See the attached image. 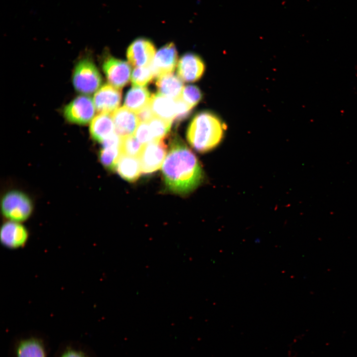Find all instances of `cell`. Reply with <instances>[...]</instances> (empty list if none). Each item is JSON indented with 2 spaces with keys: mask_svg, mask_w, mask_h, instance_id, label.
I'll list each match as a JSON object with an SVG mask.
<instances>
[{
  "mask_svg": "<svg viewBox=\"0 0 357 357\" xmlns=\"http://www.w3.org/2000/svg\"><path fill=\"white\" fill-rule=\"evenodd\" d=\"M162 172L167 188L182 195L195 190L204 178L197 157L177 134L171 138Z\"/></svg>",
  "mask_w": 357,
  "mask_h": 357,
  "instance_id": "cell-1",
  "label": "cell"
},
{
  "mask_svg": "<svg viewBox=\"0 0 357 357\" xmlns=\"http://www.w3.org/2000/svg\"><path fill=\"white\" fill-rule=\"evenodd\" d=\"M225 127L212 113L200 112L193 118L188 126L187 140L194 150L201 153H206L221 142Z\"/></svg>",
  "mask_w": 357,
  "mask_h": 357,
  "instance_id": "cell-2",
  "label": "cell"
},
{
  "mask_svg": "<svg viewBox=\"0 0 357 357\" xmlns=\"http://www.w3.org/2000/svg\"><path fill=\"white\" fill-rule=\"evenodd\" d=\"M72 80L75 90L83 94L94 93L102 83V77L98 69L88 58L82 59L76 64Z\"/></svg>",
  "mask_w": 357,
  "mask_h": 357,
  "instance_id": "cell-3",
  "label": "cell"
},
{
  "mask_svg": "<svg viewBox=\"0 0 357 357\" xmlns=\"http://www.w3.org/2000/svg\"><path fill=\"white\" fill-rule=\"evenodd\" d=\"M4 216L10 221L20 222L27 219L32 211L30 198L24 193L11 190L3 197L1 203Z\"/></svg>",
  "mask_w": 357,
  "mask_h": 357,
  "instance_id": "cell-4",
  "label": "cell"
},
{
  "mask_svg": "<svg viewBox=\"0 0 357 357\" xmlns=\"http://www.w3.org/2000/svg\"><path fill=\"white\" fill-rule=\"evenodd\" d=\"M95 108L91 98L85 95L78 96L64 107L63 115L71 123L84 125L94 118Z\"/></svg>",
  "mask_w": 357,
  "mask_h": 357,
  "instance_id": "cell-5",
  "label": "cell"
},
{
  "mask_svg": "<svg viewBox=\"0 0 357 357\" xmlns=\"http://www.w3.org/2000/svg\"><path fill=\"white\" fill-rule=\"evenodd\" d=\"M167 150L163 139L154 140L143 145L138 157L142 173L149 175L158 170L164 162Z\"/></svg>",
  "mask_w": 357,
  "mask_h": 357,
  "instance_id": "cell-6",
  "label": "cell"
},
{
  "mask_svg": "<svg viewBox=\"0 0 357 357\" xmlns=\"http://www.w3.org/2000/svg\"><path fill=\"white\" fill-rule=\"evenodd\" d=\"M102 68L108 82L113 86L120 89L129 83L131 67L126 61L109 57L104 60Z\"/></svg>",
  "mask_w": 357,
  "mask_h": 357,
  "instance_id": "cell-7",
  "label": "cell"
},
{
  "mask_svg": "<svg viewBox=\"0 0 357 357\" xmlns=\"http://www.w3.org/2000/svg\"><path fill=\"white\" fill-rule=\"evenodd\" d=\"M155 53V47L151 41L144 38H138L128 46L126 56L130 63L138 67L151 64Z\"/></svg>",
  "mask_w": 357,
  "mask_h": 357,
  "instance_id": "cell-8",
  "label": "cell"
},
{
  "mask_svg": "<svg viewBox=\"0 0 357 357\" xmlns=\"http://www.w3.org/2000/svg\"><path fill=\"white\" fill-rule=\"evenodd\" d=\"M205 68V64L199 56L192 53H187L179 60L177 73L184 81L193 82L202 77Z\"/></svg>",
  "mask_w": 357,
  "mask_h": 357,
  "instance_id": "cell-9",
  "label": "cell"
},
{
  "mask_svg": "<svg viewBox=\"0 0 357 357\" xmlns=\"http://www.w3.org/2000/svg\"><path fill=\"white\" fill-rule=\"evenodd\" d=\"M121 99L122 93L119 89L105 84L96 92L93 102L98 112L110 114L118 109Z\"/></svg>",
  "mask_w": 357,
  "mask_h": 357,
  "instance_id": "cell-10",
  "label": "cell"
},
{
  "mask_svg": "<svg viewBox=\"0 0 357 357\" xmlns=\"http://www.w3.org/2000/svg\"><path fill=\"white\" fill-rule=\"evenodd\" d=\"M28 238L26 229L19 222L8 221L0 229V240L1 244L9 249H17L23 246Z\"/></svg>",
  "mask_w": 357,
  "mask_h": 357,
  "instance_id": "cell-11",
  "label": "cell"
},
{
  "mask_svg": "<svg viewBox=\"0 0 357 357\" xmlns=\"http://www.w3.org/2000/svg\"><path fill=\"white\" fill-rule=\"evenodd\" d=\"M178 60V54L175 45L170 42L161 47L156 53L152 66L156 78L165 74L172 73Z\"/></svg>",
  "mask_w": 357,
  "mask_h": 357,
  "instance_id": "cell-12",
  "label": "cell"
},
{
  "mask_svg": "<svg viewBox=\"0 0 357 357\" xmlns=\"http://www.w3.org/2000/svg\"><path fill=\"white\" fill-rule=\"evenodd\" d=\"M112 116L116 132L122 138L132 135L139 124V120L135 112L124 106L115 110Z\"/></svg>",
  "mask_w": 357,
  "mask_h": 357,
  "instance_id": "cell-13",
  "label": "cell"
},
{
  "mask_svg": "<svg viewBox=\"0 0 357 357\" xmlns=\"http://www.w3.org/2000/svg\"><path fill=\"white\" fill-rule=\"evenodd\" d=\"M121 138L113 135L105 140L102 143V148L99 153L100 162L109 170L115 169L117 162L122 154Z\"/></svg>",
  "mask_w": 357,
  "mask_h": 357,
  "instance_id": "cell-14",
  "label": "cell"
},
{
  "mask_svg": "<svg viewBox=\"0 0 357 357\" xmlns=\"http://www.w3.org/2000/svg\"><path fill=\"white\" fill-rule=\"evenodd\" d=\"M115 129L113 117L110 114L100 113L91 122L89 130L92 138L102 143L114 133Z\"/></svg>",
  "mask_w": 357,
  "mask_h": 357,
  "instance_id": "cell-15",
  "label": "cell"
},
{
  "mask_svg": "<svg viewBox=\"0 0 357 357\" xmlns=\"http://www.w3.org/2000/svg\"><path fill=\"white\" fill-rule=\"evenodd\" d=\"M155 86L159 93L174 100L180 97L184 87L179 77L173 72L157 77Z\"/></svg>",
  "mask_w": 357,
  "mask_h": 357,
  "instance_id": "cell-16",
  "label": "cell"
},
{
  "mask_svg": "<svg viewBox=\"0 0 357 357\" xmlns=\"http://www.w3.org/2000/svg\"><path fill=\"white\" fill-rule=\"evenodd\" d=\"M150 105L155 116L173 121L176 116V101L159 93L152 94Z\"/></svg>",
  "mask_w": 357,
  "mask_h": 357,
  "instance_id": "cell-17",
  "label": "cell"
},
{
  "mask_svg": "<svg viewBox=\"0 0 357 357\" xmlns=\"http://www.w3.org/2000/svg\"><path fill=\"white\" fill-rule=\"evenodd\" d=\"M115 170L122 178L131 182L137 180L142 173L139 159L123 154L119 157Z\"/></svg>",
  "mask_w": 357,
  "mask_h": 357,
  "instance_id": "cell-18",
  "label": "cell"
},
{
  "mask_svg": "<svg viewBox=\"0 0 357 357\" xmlns=\"http://www.w3.org/2000/svg\"><path fill=\"white\" fill-rule=\"evenodd\" d=\"M152 95L147 88L134 86L125 95L124 107L136 113L150 103Z\"/></svg>",
  "mask_w": 357,
  "mask_h": 357,
  "instance_id": "cell-19",
  "label": "cell"
},
{
  "mask_svg": "<svg viewBox=\"0 0 357 357\" xmlns=\"http://www.w3.org/2000/svg\"><path fill=\"white\" fill-rule=\"evenodd\" d=\"M16 353L17 357H46L43 344L33 338L21 340L17 346Z\"/></svg>",
  "mask_w": 357,
  "mask_h": 357,
  "instance_id": "cell-20",
  "label": "cell"
},
{
  "mask_svg": "<svg viewBox=\"0 0 357 357\" xmlns=\"http://www.w3.org/2000/svg\"><path fill=\"white\" fill-rule=\"evenodd\" d=\"M155 77L156 75L151 64L134 68L131 80L134 86L143 87L152 82Z\"/></svg>",
  "mask_w": 357,
  "mask_h": 357,
  "instance_id": "cell-21",
  "label": "cell"
},
{
  "mask_svg": "<svg viewBox=\"0 0 357 357\" xmlns=\"http://www.w3.org/2000/svg\"><path fill=\"white\" fill-rule=\"evenodd\" d=\"M172 121L155 116L148 122L154 140L163 139L170 132Z\"/></svg>",
  "mask_w": 357,
  "mask_h": 357,
  "instance_id": "cell-22",
  "label": "cell"
},
{
  "mask_svg": "<svg viewBox=\"0 0 357 357\" xmlns=\"http://www.w3.org/2000/svg\"><path fill=\"white\" fill-rule=\"evenodd\" d=\"M143 146L132 135L122 138L121 143L122 154L132 157H139Z\"/></svg>",
  "mask_w": 357,
  "mask_h": 357,
  "instance_id": "cell-23",
  "label": "cell"
},
{
  "mask_svg": "<svg viewBox=\"0 0 357 357\" xmlns=\"http://www.w3.org/2000/svg\"><path fill=\"white\" fill-rule=\"evenodd\" d=\"M202 97V94L198 87L187 85L183 87L180 98L193 108L199 103Z\"/></svg>",
  "mask_w": 357,
  "mask_h": 357,
  "instance_id": "cell-24",
  "label": "cell"
},
{
  "mask_svg": "<svg viewBox=\"0 0 357 357\" xmlns=\"http://www.w3.org/2000/svg\"><path fill=\"white\" fill-rule=\"evenodd\" d=\"M175 101L176 116L174 121L176 124H178L189 117L192 108L180 98L176 99Z\"/></svg>",
  "mask_w": 357,
  "mask_h": 357,
  "instance_id": "cell-25",
  "label": "cell"
},
{
  "mask_svg": "<svg viewBox=\"0 0 357 357\" xmlns=\"http://www.w3.org/2000/svg\"><path fill=\"white\" fill-rule=\"evenodd\" d=\"M134 136L141 144H147L154 141L148 122H141L138 125Z\"/></svg>",
  "mask_w": 357,
  "mask_h": 357,
  "instance_id": "cell-26",
  "label": "cell"
},
{
  "mask_svg": "<svg viewBox=\"0 0 357 357\" xmlns=\"http://www.w3.org/2000/svg\"><path fill=\"white\" fill-rule=\"evenodd\" d=\"M139 121L148 122L155 115L150 107V103L139 112L136 113Z\"/></svg>",
  "mask_w": 357,
  "mask_h": 357,
  "instance_id": "cell-27",
  "label": "cell"
},
{
  "mask_svg": "<svg viewBox=\"0 0 357 357\" xmlns=\"http://www.w3.org/2000/svg\"><path fill=\"white\" fill-rule=\"evenodd\" d=\"M60 357H87V356L80 351L70 349L64 352Z\"/></svg>",
  "mask_w": 357,
  "mask_h": 357,
  "instance_id": "cell-28",
  "label": "cell"
}]
</instances>
